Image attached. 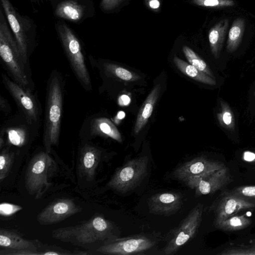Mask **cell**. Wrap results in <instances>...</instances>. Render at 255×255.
Listing matches in <instances>:
<instances>
[{
	"mask_svg": "<svg viewBox=\"0 0 255 255\" xmlns=\"http://www.w3.org/2000/svg\"><path fill=\"white\" fill-rule=\"evenodd\" d=\"M62 104V79L60 74L54 71L48 80L46 93L43 138L47 153L50 152L52 146L57 145L59 142Z\"/></svg>",
	"mask_w": 255,
	"mask_h": 255,
	"instance_id": "obj_1",
	"label": "cell"
},
{
	"mask_svg": "<svg viewBox=\"0 0 255 255\" xmlns=\"http://www.w3.org/2000/svg\"><path fill=\"white\" fill-rule=\"evenodd\" d=\"M6 16L0 9V56L14 81L28 88L29 81L17 43L12 33Z\"/></svg>",
	"mask_w": 255,
	"mask_h": 255,
	"instance_id": "obj_2",
	"label": "cell"
},
{
	"mask_svg": "<svg viewBox=\"0 0 255 255\" xmlns=\"http://www.w3.org/2000/svg\"><path fill=\"white\" fill-rule=\"evenodd\" d=\"M0 2L23 60L26 64L36 45V24L29 16L19 13L9 0H0Z\"/></svg>",
	"mask_w": 255,
	"mask_h": 255,
	"instance_id": "obj_3",
	"label": "cell"
},
{
	"mask_svg": "<svg viewBox=\"0 0 255 255\" xmlns=\"http://www.w3.org/2000/svg\"><path fill=\"white\" fill-rule=\"evenodd\" d=\"M55 29L77 79L86 90H91V79L85 64L80 40L73 30L62 19L56 22Z\"/></svg>",
	"mask_w": 255,
	"mask_h": 255,
	"instance_id": "obj_4",
	"label": "cell"
},
{
	"mask_svg": "<svg viewBox=\"0 0 255 255\" xmlns=\"http://www.w3.org/2000/svg\"><path fill=\"white\" fill-rule=\"evenodd\" d=\"M112 227L111 224L108 221L97 216L81 225L59 229L53 236L63 241L79 244H92L105 239Z\"/></svg>",
	"mask_w": 255,
	"mask_h": 255,
	"instance_id": "obj_5",
	"label": "cell"
},
{
	"mask_svg": "<svg viewBox=\"0 0 255 255\" xmlns=\"http://www.w3.org/2000/svg\"><path fill=\"white\" fill-rule=\"evenodd\" d=\"M148 161L146 156L128 160L115 172L109 187L122 193L133 189L146 174Z\"/></svg>",
	"mask_w": 255,
	"mask_h": 255,
	"instance_id": "obj_6",
	"label": "cell"
},
{
	"mask_svg": "<svg viewBox=\"0 0 255 255\" xmlns=\"http://www.w3.org/2000/svg\"><path fill=\"white\" fill-rule=\"evenodd\" d=\"M203 205L199 203L193 208L173 232L163 249L164 254L173 255L197 234L202 221Z\"/></svg>",
	"mask_w": 255,
	"mask_h": 255,
	"instance_id": "obj_7",
	"label": "cell"
},
{
	"mask_svg": "<svg viewBox=\"0 0 255 255\" xmlns=\"http://www.w3.org/2000/svg\"><path fill=\"white\" fill-rule=\"evenodd\" d=\"M54 163L47 152H40L30 161L27 169L25 182L30 194H40L48 186V176L52 174Z\"/></svg>",
	"mask_w": 255,
	"mask_h": 255,
	"instance_id": "obj_8",
	"label": "cell"
},
{
	"mask_svg": "<svg viewBox=\"0 0 255 255\" xmlns=\"http://www.w3.org/2000/svg\"><path fill=\"white\" fill-rule=\"evenodd\" d=\"M55 16L62 20L81 23L93 17L95 9L93 0H51Z\"/></svg>",
	"mask_w": 255,
	"mask_h": 255,
	"instance_id": "obj_9",
	"label": "cell"
},
{
	"mask_svg": "<svg viewBox=\"0 0 255 255\" xmlns=\"http://www.w3.org/2000/svg\"><path fill=\"white\" fill-rule=\"evenodd\" d=\"M155 243L143 235L114 239L100 247L97 252L106 255L139 254L152 248Z\"/></svg>",
	"mask_w": 255,
	"mask_h": 255,
	"instance_id": "obj_10",
	"label": "cell"
},
{
	"mask_svg": "<svg viewBox=\"0 0 255 255\" xmlns=\"http://www.w3.org/2000/svg\"><path fill=\"white\" fill-rule=\"evenodd\" d=\"M232 178L228 168L209 172L199 176H192L184 181L190 188L195 190V195L213 194L228 184Z\"/></svg>",
	"mask_w": 255,
	"mask_h": 255,
	"instance_id": "obj_11",
	"label": "cell"
},
{
	"mask_svg": "<svg viewBox=\"0 0 255 255\" xmlns=\"http://www.w3.org/2000/svg\"><path fill=\"white\" fill-rule=\"evenodd\" d=\"M1 76L4 86L24 114L27 122L30 125L36 123L38 121L39 114L36 98L28 88H25L15 81H11L4 74Z\"/></svg>",
	"mask_w": 255,
	"mask_h": 255,
	"instance_id": "obj_12",
	"label": "cell"
},
{
	"mask_svg": "<svg viewBox=\"0 0 255 255\" xmlns=\"http://www.w3.org/2000/svg\"><path fill=\"white\" fill-rule=\"evenodd\" d=\"M212 208L215 213V219H222L246 210L255 209V200L226 191L220 196Z\"/></svg>",
	"mask_w": 255,
	"mask_h": 255,
	"instance_id": "obj_13",
	"label": "cell"
},
{
	"mask_svg": "<svg viewBox=\"0 0 255 255\" xmlns=\"http://www.w3.org/2000/svg\"><path fill=\"white\" fill-rule=\"evenodd\" d=\"M225 166L221 161L210 159L205 156H199L177 167L174 171L173 175L184 182L191 177L201 175Z\"/></svg>",
	"mask_w": 255,
	"mask_h": 255,
	"instance_id": "obj_14",
	"label": "cell"
},
{
	"mask_svg": "<svg viewBox=\"0 0 255 255\" xmlns=\"http://www.w3.org/2000/svg\"><path fill=\"white\" fill-rule=\"evenodd\" d=\"M72 200L60 199L51 203L37 216V221L40 224L49 225L57 223L79 212Z\"/></svg>",
	"mask_w": 255,
	"mask_h": 255,
	"instance_id": "obj_15",
	"label": "cell"
},
{
	"mask_svg": "<svg viewBox=\"0 0 255 255\" xmlns=\"http://www.w3.org/2000/svg\"><path fill=\"white\" fill-rule=\"evenodd\" d=\"M183 203L182 195L174 192L157 193L148 199L150 212L159 215L170 216L176 213Z\"/></svg>",
	"mask_w": 255,
	"mask_h": 255,
	"instance_id": "obj_16",
	"label": "cell"
},
{
	"mask_svg": "<svg viewBox=\"0 0 255 255\" xmlns=\"http://www.w3.org/2000/svg\"><path fill=\"white\" fill-rule=\"evenodd\" d=\"M0 246L7 249L15 251H25L41 255L36 253L37 246L36 243L25 240L15 233L0 230Z\"/></svg>",
	"mask_w": 255,
	"mask_h": 255,
	"instance_id": "obj_17",
	"label": "cell"
},
{
	"mask_svg": "<svg viewBox=\"0 0 255 255\" xmlns=\"http://www.w3.org/2000/svg\"><path fill=\"white\" fill-rule=\"evenodd\" d=\"M160 89V84H156L140 107L134 128V132L135 134H137L147 123L159 96Z\"/></svg>",
	"mask_w": 255,
	"mask_h": 255,
	"instance_id": "obj_18",
	"label": "cell"
},
{
	"mask_svg": "<svg viewBox=\"0 0 255 255\" xmlns=\"http://www.w3.org/2000/svg\"><path fill=\"white\" fill-rule=\"evenodd\" d=\"M228 26L229 20L223 19L215 24L209 31L210 46L211 52L215 58L220 57Z\"/></svg>",
	"mask_w": 255,
	"mask_h": 255,
	"instance_id": "obj_19",
	"label": "cell"
},
{
	"mask_svg": "<svg viewBox=\"0 0 255 255\" xmlns=\"http://www.w3.org/2000/svg\"><path fill=\"white\" fill-rule=\"evenodd\" d=\"M174 62L178 69L184 74L194 80L205 84L215 86L216 85L215 79L185 61L175 56Z\"/></svg>",
	"mask_w": 255,
	"mask_h": 255,
	"instance_id": "obj_20",
	"label": "cell"
},
{
	"mask_svg": "<svg viewBox=\"0 0 255 255\" xmlns=\"http://www.w3.org/2000/svg\"><path fill=\"white\" fill-rule=\"evenodd\" d=\"M252 220L244 215L234 214L226 218L215 219L216 228L223 231L232 232L243 230L252 224Z\"/></svg>",
	"mask_w": 255,
	"mask_h": 255,
	"instance_id": "obj_21",
	"label": "cell"
},
{
	"mask_svg": "<svg viewBox=\"0 0 255 255\" xmlns=\"http://www.w3.org/2000/svg\"><path fill=\"white\" fill-rule=\"evenodd\" d=\"M91 127L92 133L105 135L119 142L122 141L119 130L108 119H96L93 121Z\"/></svg>",
	"mask_w": 255,
	"mask_h": 255,
	"instance_id": "obj_22",
	"label": "cell"
},
{
	"mask_svg": "<svg viewBox=\"0 0 255 255\" xmlns=\"http://www.w3.org/2000/svg\"><path fill=\"white\" fill-rule=\"evenodd\" d=\"M245 26V21L242 18L235 19L228 33L227 42V50L232 53L239 46L243 36Z\"/></svg>",
	"mask_w": 255,
	"mask_h": 255,
	"instance_id": "obj_23",
	"label": "cell"
},
{
	"mask_svg": "<svg viewBox=\"0 0 255 255\" xmlns=\"http://www.w3.org/2000/svg\"><path fill=\"white\" fill-rule=\"evenodd\" d=\"M217 118L222 127L229 131L235 130V119L234 113L229 105L223 100L220 101Z\"/></svg>",
	"mask_w": 255,
	"mask_h": 255,
	"instance_id": "obj_24",
	"label": "cell"
},
{
	"mask_svg": "<svg viewBox=\"0 0 255 255\" xmlns=\"http://www.w3.org/2000/svg\"><path fill=\"white\" fill-rule=\"evenodd\" d=\"M103 66L108 74L124 81H134L140 78L138 74L115 64L104 63Z\"/></svg>",
	"mask_w": 255,
	"mask_h": 255,
	"instance_id": "obj_25",
	"label": "cell"
},
{
	"mask_svg": "<svg viewBox=\"0 0 255 255\" xmlns=\"http://www.w3.org/2000/svg\"><path fill=\"white\" fill-rule=\"evenodd\" d=\"M183 53L189 63L200 71L215 79V76L206 62L202 60L193 50L187 46L182 48Z\"/></svg>",
	"mask_w": 255,
	"mask_h": 255,
	"instance_id": "obj_26",
	"label": "cell"
},
{
	"mask_svg": "<svg viewBox=\"0 0 255 255\" xmlns=\"http://www.w3.org/2000/svg\"><path fill=\"white\" fill-rule=\"evenodd\" d=\"M221 255H255V240L247 244H239L223 250L219 254Z\"/></svg>",
	"mask_w": 255,
	"mask_h": 255,
	"instance_id": "obj_27",
	"label": "cell"
},
{
	"mask_svg": "<svg viewBox=\"0 0 255 255\" xmlns=\"http://www.w3.org/2000/svg\"><path fill=\"white\" fill-rule=\"evenodd\" d=\"M194 4L207 7L220 8L235 5L233 0H190Z\"/></svg>",
	"mask_w": 255,
	"mask_h": 255,
	"instance_id": "obj_28",
	"label": "cell"
},
{
	"mask_svg": "<svg viewBox=\"0 0 255 255\" xmlns=\"http://www.w3.org/2000/svg\"><path fill=\"white\" fill-rule=\"evenodd\" d=\"M13 155L7 150H3L0 155V179L2 181L7 175Z\"/></svg>",
	"mask_w": 255,
	"mask_h": 255,
	"instance_id": "obj_29",
	"label": "cell"
},
{
	"mask_svg": "<svg viewBox=\"0 0 255 255\" xmlns=\"http://www.w3.org/2000/svg\"><path fill=\"white\" fill-rule=\"evenodd\" d=\"M97 154L96 149L92 146L86 147L83 156V164L86 170H91L96 163Z\"/></svg>",
	"mask_w": 255,
	"mask_h": 255,
	"instance_id": "obj_30",
	"label": "cell"
},
{
	"mask_svg": "<svg viewBox=\"0 0 255 255\" xmlns=\"http://www.w3.org/2000/svg\"><path fill=\"white\" fill-rule=\"evenodd\" d=\"M9 141L13 145H22L26 139L25 130L20 128H12L7 131Z\"/></svg>",
	"mask_w": 255,
	"mask_h": 255,
	"instance_id": "obj_31",
	"label": "cell"
},
{
	"mask_svg": "<svg viewBox=\"0 0 255 255\" xmlns=\"http://www.w3.org/2000/svg\"><path fill=\"white\" fill-rule=\"evenodd\" d=\"M230 192L238 196L255 200V185L242 186L234 188Z\"/></svg>",
	"mask_w": 255,
	"mask_h": 255,
	"instance_id": "obj_32",
	"label": "cell"
},
{
	"mask_svg": "<svg viewBox=\"0 0 255 255\" xmlns=\"http://www.w3.org/2000/svg\"><path fill=\"white\" fill-rule=\"evenodd\" d=\"M21 208L19 206L3 203L0 205V213L1 216H10L19 211Z\"/></svg>",
	"mask_w": 255,
	"mask_h": 255,
	"instance_id": "obj_33",
	"label": "cell"
},
{
	"mask_svg": "<svg viewBox=\"0 0 255 255\" xmlns=\"http://www.w3.org/2000/svg\"><path fill=\"white\" fill-rule=\"evenodd\" d=\"M123 0H101L100 7L104 11H109L116 8Z\"/></svg>",
	"mask_w": 255,
	"mask_h": 255,
	"instance_id": "obj_34",
	"label": "cell"
},
{
	"mask_svg": "<svg viewBox=\"0 0 255 255\" xmlns=\"http://www.w3.org/2000/svg\"><path fill=\"white\" fill-rule=\"evenodd\" d=\"M146 5L153 11H157L160 7V0H144Z\"/></svg>",
	"mask_w": 255,
	"mask_h": 255,
	"instance_id": "obj_35",
	"label": "cell"
},
{
	"mask_svg": "<svg viewBox=\"0 0 255 255\" xmlns=\"http://www.w3.org/2000/svg\"><path fill=\"white\" fill-rule=\"evenodd\" d=\"M130 102V98L127 95H123L119 98L118 102L120 106L128 105Z\"/></svg>",
	"mask_w": 255,
	"mask_h": 255,
	"instance_id": "obj_36",
	"label": "cell"
},
{
	"mask_svg": "<svg viewBox=\"0 0 255 255\" xmlns=\"http://www.w3.org/2000/svg\"><path fill=\"white\" fill-rule=\"evenodd\" d=\"M244 159L247 161H253L255 160V153L250 152L246 151L244 153Z\"/></svg>",
	"mask_w": 255,
	"mask_h": 255,
	"instance_id": "obj_37",
	"label": "cell"
},
{
	"mask_svg": "<svg viewBox=\"0 0 255 255\" xmlns=\"http://www.w3.org/2000/svg\"><path fill=\"white\" fill-rule=\"evenodd\" d=\"M0 108L1 110H2L4 112H8V105L7 101L2 97H0Z\"/></svg>",
	"mask_w": 255,
	"mask_h": 255,
	"instance_id": "obj_38",
	"label": "cell"
},
{
	"mask_svg": "<svg viewBox=\"0 0 255 255\" xmlns=\"http://www.w3.org/2000/svg\"><path fill=\"white\" fill-rule=\"evenodd\" d=\"M125 117V113L123 111H120L118 113V118L120 120L124 119Z\"/></svg>",
	"mask_w": 255,
	"mask_h": 255,
	"instance_id": "obj_39",
	"label": "cell"
},
{
	"mask_svg": "<svg viewBox=\"0 0 255 255\" xmlns=\"http://www.w3.org/2000/svg\"><path fill=\"white\" fill-rule=\"evenodd\" d=\"M59 254L60 255L61 254L60 253L59 254V253H56L55 252H51V251L43 253V255H58Z\"/></svg>",
	"mask_w": 255,
	"mask_h": 255,
	"instance_id": "obj_40",
	"label": "cell"
},
{
	"mask_svg": "<svg viewBox=\"0 0 255 255\" xmlns=\"http://www.w3.org/2000/svg\"><path fill=\"white\" fill-rule=\"evenodd\" d=\"M31 1V2H37V3H39L44 0H30ZM47 0V1H50L51 0Z\"/></svg>",
	"mask_w": 255,
	"mask_h": 255,
	"instance_id": "obj_41",
	"label": "cell"
}]
</instances>
